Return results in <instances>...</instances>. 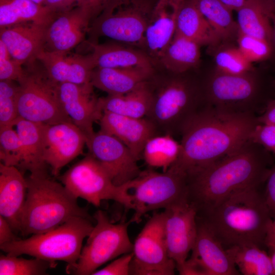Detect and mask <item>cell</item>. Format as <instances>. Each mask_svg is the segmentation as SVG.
Segmentation results:
<instances>
[{"label": "cell", "mask_w": 275, "mask_h": 275, "mask_svg": "<svg viewBox=\"0 0 275 275\" xmlns=\"http://www.w3.org/2000/svg\"><path fill=\"white\" fill-rule=\"evenodd\" d=\"M259 124L252 112H234L205 104L185 124L181 150L170 167L185 174L237 151L250 141Z\"/></svg>", "instance_id": "cell-1"}, {"label": "cell", "mask_w": 275, "mask_h": 275, "mask_svg": "<svg viewBox=\"0 0 275 275\" xmlns=\"http://www.w3.org/2000/svg\"><path fill=\"white\" fill-rule=\"evenodd\" d=\"M268 152L249 141L237 151L186 173L188 202L197 213L234 191L258 187L271 168Z\"/></svg>", "instance_id": "cell-2"}, {"label": "cell", "mask_w": 275, "mask_h": 275, "mask_svg": "<svg viewBox=\"0 0 275 275\" xmlns=\"http://www.w3.org/2000/svg\"><path fill=\"white\" fill-rule=\"evenodd\" d=\"M272 217L258 187L234 191L197 213V218L208 227L226 249L237 245L265 246Z\"/></svg>", "instance_id": "cell-3"}, {"label": "cell", "mask_w": 275, "mask_h": 275, "mask_svg": "<svg viewBox=\"0 0 275 275\" xmlns=\"http://www.w3.org/2000/svg\"><path fill=\"white\" fill-rule=\"evenodd\" d=\"M155 72L148 80L151 101L146 118L159 134H181L188 120L203 104L202 86L186 73Z\"/></svg>", "instance_id": "cell-4"}, {"label": "cell", "mask_w": 275, "mask_h": 275, "mask_svg": "<svg viewBox=\"0 0 275 275\" xmlns=\"http://www.w3.org/2000/svg\"><path fill=\"white\" fill-rule=\"evenodd\" d=\"M20 222L21 235L28 236L53 230L77 216L91 218L61 183L48 175H30Z\"/></svg>", "instance_id": "cell-5"}, {"label": "cell", "mask_w": 275, "mask_h": 275, "mask_svg": "<svg viewBox=\"0 0 275 275\" xmlns=\"http://www.w3.org/2000/svg\"><path fill=\"white\" fill-rule=\"evenodd\" d=\"M94 226L92 218L74 217L53 230L1 244L0 249L8 254L27 255L54 264L64 261L69 273L79 259L84 240Z\"/></svg>", "instance_id": "cell-6"}, {"label": "cell", "mask_w": 275, "mask_h": 275, "mask_svg": "<svg viewBox=\"0 0 275 275\" xmlns=\"http://www.w3.org/2000/svg\"><path fill=\"white\" fill-rule=\"evenodd\" d=\"M58 178L74 198H81L95 207L103 200H113L126 210L133 209L130 192L132 180L115 185L106 169L90 153Z\"/></svg>", "instance_id": "cell-7"}, {"label": "cell", "mask_w": 275, "mask_h": 275, "mask_svg": "<svg viewBox=\"0 0 275 275\" xmlns=\"http://www.w3.org/2000/svg\"><path fill=\"white\" fill-rule=\"evenodd\" d=\"M37 60L27 64L23 76L17 82L19 117L34 122L54 124L71 121L59 97L58 83L48 75Z\"/></svg>", "instance_id": "cell-8"}, {"label": "cell", "mask_w": 275, "mask_h": 275, "mask_svg": "<svg viewBox=\"0 0 275 275\" xmlns=\"http://www.w3.org/2000/svg\"><path fill=\"white\" fill-rule=\"evenodd\" d=\"M94 218L96 224L87 237L76 265L69 273L92 275L107 262L132 251L133 244L128 234L130 221L114 224L101 210L95 213Z\"/></svg>", "instance_id": "cell-9"}, {"label": "cell", "mask_w": 275, "mask_h": 275, "mask_svg": "<svg viewBox=\"0 0 275 275\" xmlns=\"http://www.w3.org/2000/svg\"><path fill=\"white\" fill-rule=\"evenodd\" d=\"M131 189L134 213L129 221L138 223L146 213L187 199L186 174L172 168L162 173L149 168L132 180Z\"/></svg>", "instance_id": "cell-10"}, {"label": "cell", "mask_w": 275, "mask_h": 275, "mask_svg": "<svg viewBox=\"0 0 275 275\" xmlns=\"http://www.w3.org/2000/svg\"><path fill=\"white\" fill-rule=\"evenodd\" d=\"M153 6L140 0H119L93 21L91 37L105 36L132 45L145 46V33Z\"/></svg>", "instance_id": "cell-11"}, {"label": "cell", "mask_w": 275, "mask_h": 275, "mask_svg": "<svg viewBox=\"0 0 275 275\" xmlns=\"http://www.w3.org/2000/svg\"><path fill=\"white\" fill-rule=\"evenodd\" d=\"M130 274L172 275L176 264L169 257L164 232V212L154 213L133 245Z\"/></svg>", "instance_id": "cell-12"}, {"label": "cell", "mask_w": 275, "mask_h": 275, "mask_svg": "<svg viewBox=\"0 0 275 275\" xmlns=\"http://www.w3.org/2000/svg\"><path fill=\"white\" fill-rule=\"evenodd\" d=\"M202 86L205 104L234 112H252L259 89L254 71L230 74L215 70Z\"/></svg>", "instance_id": "cell-13"}, {"label": "cell", "mask_w": 275, "mask_h": 275, "mask_svg": "<svg viewBox=\"0 0 275 275\" xmlns=\"http://www.w3.org/2000/svg\"><path fill=\"white\" fill-rule=\"evenodd\" d=\"M197 233L190 257L179 271L182 275H238L240 272L212 231L197 218Z\"/></svg>", "instance_id": "cell-14"}, {"label": "cell", "mask_w": 275, "mask_h": 275, "mask_svg": "<svg viewBox=\"0 0 275 275\" xmlns=\"http://www.w3.org/2000/svg\"><path fill=\"white\" fill-rule=\"evenodd\" d=\"M164 232L169 257L179 271L187 259L197 233V211L187 199L164 209Z\"/></svg>", "instance_id": "cell-15"}, {"label": "cell", "mask_w": 275, "mask_h": 275, "mask_svg": "<svg viewBox=\"0 0 275 275\" xmlns=\"http://www.w3.org/2000/svg\"><path fill=\"white\" fill-rule=\"evenodd\" d=\"M89 153L107 171L115 185L136 178L141 170L128 147L116 137L99 130L86 135Z\"/></svg>", "instance_id": "cell-16"}, {"label": "cell", "mask_w": 275, "mask_h": 275, "mask_svg": "<svg viewBox=\"0 0 275 275\" xmlns=\"http://www.w3.org/2000/svg\"><path fill=\"white\" fill-rule=\"evenodd\" d=\"M42 131L44 160L58 177L62 169L82 153L86 135L71 121L42 124Z\"/></svg>", "instance_id": "cell-17"}, {"label": "cell", "mask_w": 275, "mask_h": 275, "mask_svg": "<svg viewBox=\"0 0 275 275\" xmlns=\"http://www.w3.org/2000/svg\"><path fill=\"white\" fill-rule=\"evenodd\" d=\"M93 88L91 82L58 84L59 97L64 111L86 135L94 132L93 124L99 121L102 114Z\"/></svg>", "instance_id": "cell-18"}, {"label": "cell", "mask_w": 275, "mask_h": 275, "mask_svg": "<svg viewBox=\"0 0 275 275\" xmlns=\"http://www.w3.org/2000/svg\"><path fill=\"white\" fill-rule=\"evenodd\" d=\"M91 22L88 12L79 6L58 13L46 28L44 48L69 52L84 40Z\"/></svg>", "instance_id": "cell-19"}, {"label": "cell", "mask_w": 275, "mask_h": 275, "mask_svg": "<svg viewBox=\"0 0 275 275\" xmlns=\"http://www.w3.org/2000/svg\"><path fill=\"white\" fill-rule=\"evenodd\" d=\"M36 59L49 77L58 84L90 83L92 71L95 68L91 54L84 56L43 48Z\"/></svg>", "instance_id": "cell-20"}, {"label": "cell", "mask_w": 275, "mask_h": 275, "mask_svg": "<svg viewBox=\"0 0 275 275\" xmlns=\"http://www.w3.org/2000/svg\"><path fill=\"white\" fill-rule=\"evenodd\" d=\"M99 122L100 130L124 143L138 160L142 156L147 141L160 135L154 125L146 117L136 118L103 112Z\"/></svg>", "instance_id": "cell-21"}, {"label": "cell", "mask_w": 275, "mask_h": 275, "mask_svg": "<svg viewBox=\"0 0 275 275\" xmlns=\"http://www.w3.org/2000/svg\"><path fill=\"white\" fill-rule=\"evenodd\" d=\"M183 0H157L145 33L146 53L154 61L159 59L173 38L179 5Z\"/></svg>", "instance_id": "cell-22"}, {"label": "cell", "mask_w": 275, "mask_h": 275, "mask_svg": "<svg viewBox=\"0 0 275 275\" xmlns=\"http://www.w3.org/2000/svg\"><path fill=\"white\" fill-rule=\"evenodd\" d=\"M48 25L25 22L0 29V40L11 57L21 65L37 60L44 48Z\"/></svg>", "instance_id": "cell-23"}, {"label": "cell", "mask_w": 275, "mask_h": 275, "mask_svg": "<svg viewBox=\"0 0 275 275\" xmlns=\"http://www.w3.org/2000/svg\"><path fill=\"white\" fill-rule=\"evenodd\" d=\"M27 183L17 167L0 163V215L14 232H20L21 215L25 201Z\"/></svg>", "instance_id": "cell-24"}, {"label": "cell", "mask_w": 275, "mask_h": 275, "mask_svg": "<svg viewBox=\"0 0 275 275\" xmlns=\"http://www.w3.org/2000/svg\"><path fill=\"white\" fill-rule=\"evenodd\" d=\"M154 72V69L140 67L95 68L91 74V83L107 94L122 95L147 81Z\"/></svg>", "instance_id": "cell-25"}, {"label": "cell", "mask_w": 275, "mask_h": 275, "mask_svg": "<svg viewBox=\"0 0 275 275\" xmlns=\"http://www.w3.org/2000/svg\"><path fill=\"white\" fill-rule=\"evenodd\" d=\"M175 33L201 46L215 48L222 43L221 38L199 11L194 0H183L181 2Z\"/></svg>", "instance_id": "cell-26"}, {"label": "cell", "mask_w": 275, "mask_h": 275, "mask_svg": "<svg viewBox=\"0 0 275 275\" xmlns=\"http://www.w3.org/2000/svg\"><path fill=\"white\" fill-rule=\"evenodd\" d=\"M14 126L23 149V159L19 170L28 171L30 175H47V167L43 158L42 123L18 117Z\"/></svg>", "instance_id": "cell-27"}, {"label": "cell", "mask_w": 275, "mask_h": 275, "mask_svg": "<svg viewBox=\"0 0 275 275\" xmlns=\"http://www.w3.org/2000/svg\"><path fill=\"white\" fill-rule=\"evenodd\" d=\"M95 68L140 67L154 69L152 59L145 51L116 43H91Z\"/></svg>", "instance_id": "cell-28"}, {"label": "cell", "mask_w": 275, "mask_h": 275, "mask_svg": "<svg viewBox=\"0 0 275 275\" xmlns=\"http://www.w3.org/2000/svg\"><path fill=\"white\" fill-rule=\"evenodd\" d=\"M148 80L126 94H107L105 97L98 98L100 111L132 118L145 117L151 101Z\"/></svg>", "instance_id": "cell-29"}, {"label": "cell", "mask_w": 275, "mask_h": 275, "mask_svg": "<svg viewBox=\"0 0 275 275\" xmlns=\"http://www.w3.org/2000/svg\"><path fill=\"white\" fill-rule=\"evenodd\" d=\"M58 14L31 0H0V29L25 22L48 25Z\"/></svg>", "instance_id": "cell-30"}, {"label": "cell", "mask_w": 275, "mask_h": 275, "mask_svg": "<svg viewBox=\"0 0 275 275\" xmlns=\"http://www.w3.org/2000/svg\"><path fill=\"white\" fill-rule=\"evenodd\" d=\"M200 46L197 43L175 33L158 62L169 72L186 73L199 65Z\"/></svg>", "instance_id": "cell-31"}, {"label": "cell", "mask_w": 275, "mask_h": 275, "mask_svg": "<svg viewBox=\"0 0 275 275\" xmlns=\"http://www.w3.org/2000/svg\"><path fill=\"white\" fill-rule=\"evenodd\" d=\"M237 12L240 32L273 44V31L270 17L259 0H246Z\"/></svg>", "instance_id": "cell-32"}, {"label": "cell", "mask_w": 275, "mask_h": 275, "mask_svg": "<svg viewBox=\"0 0 275 275\" xmlns=\"http://www.w3.org/2000/svg\"><path fill=\"white\" fill-rule=\"evenodd\" d=\"M195 4L221 39L222 43L237 40L239 32L232 10L219 0H194Z\"/></svg>", "instance_id": "cell-33"}, {"label": "cell", "mask_w": 275, "mask_h": 275, "mask_svg": "<svg viewBox=\"0 0 275 275\" xmlns=\"http://www.w3.org/2000/svg\"><path fill=\"white\" fill-rule=\"evenodd\" d=\"M240 274L274 275L270 256L253 245L233 246L226 249Z\"/></svg>", "instance_id": "cell-34"}, {"label": "cell", "mask_w": 275, "mask_h": 275, "mask_svg": "<svg viewBox=\"0 0 275 275\" xmlns=\"http://www.w3.org/2000/svg\"><path fill=\"white\" fill-rule=\"evenodd\" d=\"M181 150L180 143L169 134L151 138L145 144L142 157L150 168L167 171L177 160Z\"/></svg>", "instance_id": "cell-35"}, {"label": "cell", "mask_w": 275, "mask_h": 275, "mask_svg": "<svg viewBox=\"0 0 275 275\" xmlns=\"http://www.w3.org/2000/svg\"><path fill=\"white\" fill-rule=\"evenodd\" d=\"M6 254L0 255V275H44L57 264L34 257L25 259Z\"/></svg>", "instance_id": "cell-36"}, {"label": "cell", "mask_w": 275, "mask_h": 275, "mask_svg": "<svg viewBox=\"0 0 275 275\" xmlns=\"http://www.w3.org/2000/svg\"><path fill=\"white\" fill-rule=\"evenodd\" d=\"M214 54L215 70L230 74H241L254 71L252 63L248 61L238 47L221 43Z\"/></svg>", "instance_id": "cell-37"}, {"label": "cell", "mask_w": 275, "mask_h": 275, "mask_svg": "<svg viewBox=\"0 0 275 275\" xmlns=\"http://www.w3.org/2000/svg\"><path fill=\"white\" fill-rule=\"evenodd\" d=\"M0 158L2 163L19 169L22 163V144L12 125L0 126Z\"/></svg>", "instance_id": "cell-38"}, {"label": "cell", "mask_w": 275, "mask_h": 275, "mask_svg": "<svg viewBox=\"0 0 275 275\" xmlns=\"http://www.w3.org/2000/svg\"><path fill=\"white\" fill-rule=\"evenodd\" d=\"M15 81H0V126L12 125L19 117L16 95L18 85Z\"/></svg>", "instance_id": "cell-39"}, {"label": "cell", "mask_w": 275, "mask_h": 275, "mask_svg": "<svg viewBox=\"0 0 275 275\" xmlns=\"http://www.w3.org/2000/svg\"><path fill=\"white\" fill-rule=\"evenodd\" d=\"M236 41L238 49L251 63L265 60L271 54L273 44L265 40L239 32Z\"/></svg>", "instance_id": "cell-40"}, {"label": "cell", "mask_w": 275, "mask_h": 275, "mask_svg": "<svg viewBox=\"0 0 275 275\" xmlns=\"http://www.w3.org/2000/svg\"><path fill=\"white\" fill-rule=\"evenodd\" d=\"M25 73L22 65L10 55L4 43L0 40V80L18 81Z\"/></svg>", "instance_id": "cell-41"}, {"label": "cell", "mask_w": 275, "mask_h": 275, "mask_svg": "<svg viewBox=\"0 0 275 275\" xmlns=\"http://www.w3.org/2000/svg\"><path fill=\"white\" fill-rule=\"evenodd\" d=\"M250 141L275 154V125L258 124L251 133Z\"/></svg>", "instance_id": "cell-42"}, {"label": "cell", "mask_w": 275, "mask_h": 275, "mask_svg": "<svg viewBox=\"0 0 275 275\" xmlns=\"http://www.w3.org/2000/svg\"><path fill=\"white\" fill-rule=\"evenodd\" d=\"M132 258V252L121 255L115 259L103 268L94 271L92 275L130 274V264Z\"/></svg>", "instance_id": "cell-43"}, {"label": "cell", "mask_w": 275, "mask_h": 275, "mask_svg": "<svg viewBox=\"0 0 275 275\" xmlns=\"http://www.w3.org/2000/svg\"><path fill=\"white\" fill-rule=\"evenodd\" d=\"M264 193L267 206L272 217H275V165L270 169Z\"/></svg>", "instance_id": "cell-44"}, {"label": "cell", "mask_w": 275, "mask_h": 275, "mask_svg": "<svg viewBox=\"0 0 275 275\" xmlns=\"http://www.w3.org/2000/svg\"><path fill=\"white\" fill-rule=\"evenodd\" d=\"M77 6L83 8L88 12L91 18V22L104 9L102 0H77Z\"/></svg>", "instance_id": "cell-45"}, {"label": "cell", "mask_w": 275, "mask_h": 275, "mask_svg": "<svg viewBox=\"0 0 275 275\" xmlns=\"http://www.w3.org/2000/svg\"><path fill=\"white\" fill-rule=\"evenodd\" d=\"M43 6L55 13L69 10L77 5V0H45Z\"/></svg>", "instance_id": "cell-46"}, {"label": "cell", "mask_w": 275, "mask_h": 275, "mask_svg": "<svg viewBox=\"0 0 275 275\" xmlns=\"http://www.w3.org/2000/svg\"><path fill=\"white\" fill-rule=\"evenodd\" d=\"M18 239L8 222L0 215V245Z\"/></svg>", "instance_id": "cell-47"}, {"label": "cell", "mask_w": 275, "mask_h": 275, "mask_svg": "<svg viewBox=\"0 0 275 275\" xmlns=\"http://www.w3.org/2000/svg\"><path fill=\"white\" fill-rule=\"evenodd\" d=\"M257 120L260 124L275 125V98L269 101L264 112L257 117Z\"/></svg>", "instance_id": "cell-48"}, {"label": "cell", "mask_w": 275, "mask_h": 275, "mask_svg": "<svg viewBox=\"0 0 275 275\" xmlns=\"http://www.w3.org/2000/svg\"><path fill=\"white\" fill-rule=\"evenodd\" d=\"M232 11H237L245 4L246 0H219Z\"/></svg>", "instance_id": "cell-49"}, {"label": "cell", "mask_w": 275, "mask_h": 275, "mask_svg": "<svg viewBox=\"0 0 275 275\" xmlns=\"http://www.w3.org/2000/svg\"><path fill=\"white\" fill-rule=\"evenodd\" d=\"M259 1L270 16L275 15V0H259Z\"/></svg>", "instance_id": "cell-50"}, {"label": "cell", "mask_w": 275, "mask_h": 275, "mask_svg": "<svg viewBox=\"0 0 275 275\" xmlns=\"http://www.w3.org/2000/svg\"><path fill=\"white\" fill-rule=\"evenodd\" d=\"M275 236V217L270 224L265 239V243Z\"/></svg>", "instance_id": "cell-51"}, {"label": "cell", "mask_w": 275, "mask_h": 275, "mask_svg": "<svg viewBox=\"0 0 275 275\" xmlns=\"http://www.w3.org/2000/svg\"><path fill=\"white\" fill-rule=\"evenodd\" d=\"M265 246L268 248L271 253L275 249V236L265 243Z\"/></svg>", "instance_id": "cell-52"}, {"label": "cell", "mask_w": 275, "mask_h": 275, "mask_svg": "<svg viewBox=\"0 0 275 275\" xmlns=\"http://www.w3.org/2000/svg\"><path fill=\"white\" fill-rule=\"evenodd\" d=\"M270 17V19H271L272 26H273V40H274V43L275 44V15H271Z\"/></svg>", "instance_id": "cell-53"}, {"label": "cell", "mask_w": 275, "mask_h": 275, "mask_svg": "<svg viewBox=\"0 0 275 275\" xmlns=\"http://www.w3.org/2000/svg\"><path fill=\"white\" fill-rule=\"evenodd\" d=\"M270 257L275 275V249L271 253Z\"/></svg>", "instance_id": "cell-54"}, {"label": "cell", "mask_w": 275, "mask_h": 275, "mask_svg": "<svg viewBox=\"0 0 275 275\" xmlns=\"http://www.w3.org/2000/svg\"><path fill=\"white\" fill-rule=\"evenodd\" d=\"M141 1L148 3L153 5H154L157 1V0H141Z\"/></svg>", "instance_id": "cell-55"}, {"label": "cell", "mask_w": 275, "mask_h": 275, "mask_svg": "<svg viewBox=\"0 0 275 275\" xmlns=\"http://www.w3.org/2000/svg\"><path fill=\"white\" fill-rule=\"evenodd\" d=\"M31 1L39 5H43V3L45 0H31Z\"/></svg>", "instance_id": "cell-56"}]
</instances>
